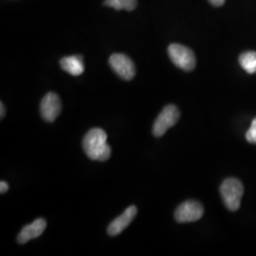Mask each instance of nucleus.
Segmentation results:
<instances>
[{
  "instance_id": "f257e3e1",
  "label": "nucleus",
  "mask_w": 256,
  "mask_h": 256,
  "mask_svg": "<svg viewBox=\"0 0 256 256\" xmlns=\"http://www.w3.org/2000/svg\"><path fill=\"white\" fill-rule=\"evenodd\" d=\"M82 149L92 160L106 162L111 156L108 135L101 128H92L82 140Z\"/></svg>"
},
{
  "instance_id": "f03ea898",
  "label": "nucleus",
  "mask_w": 256,
  "mask_h": 256,
  "mask_svg": "<svg viewBox=\"0 0 256 256\" xmlns=\"http://www.w3.org/2000/svg\"><path fill=\"white\" fill-rule=\"evenodd\" d=\"M244 192L243 184L234 178L225 180L220 186L222 200L228 210H238L241 204V198Z\"/></svg>"
},
{
  "instance_id": "7ed1b4c3",
  "label": "nucleus",
  "mask_w": 256,
  "mask_h": 256,
  "mask_svg": "<svg viewBox=\"0 0 256 256\" xmlns=\"http://www.w3.org/2000/svg\"><path fill=\"white\" fill-rule=\"evenodd\" d=\"M168 54L171 61L178 68L185 72H191L196 68V56L187 46L180 44H171L168 48Z\"/></svg>"
},
{
  "instance_id": "20e7f679",
  "label": "nucleus",
  "mask_w": 256,
  "mask_h": 256,
  "mask_svg": "<svg viewBox=\"0 0 256 256\" xmlns=\"http://www.w3.org/2000/svg\"><path fill=\"white\" fill-rule=\"evenodd\" d=\"M180 113L174 104L166 106L155 120L153 126V135L156 138L164 136L169 128L174 126L180 120Z\"/></svg>"
},
{
  "instance_id": "39448f33",
  "label": "nucleus",
  "mask_w": 256,
  "mask_h": 256,
  "mask_svg": "<svg viewBox=\"0 0 256 256\" xmlns=\"http://www.w3.org/2000/svg\"><path fill=\"white\" fill-rule=\"evenodd\" d=\"M204 209L202 203L188 200L180 204L174 212V218L180 223H189L200 220Z\"/></svg>"
},
{
  "instance_id": "423d86ee",
  "label": "nucleus",
  "mask_w": 256,
  "mask_h": 256,
  "mask_svg": "<svg viewBox=\"0 0 256 256\" xmlns=\"http://www.w3.org/2000/svg\"><path fill=\"white\" fill-rule=\"evenodd\" d=\"M110 66L126 81H130L135 77L136 68L134 62L126 54H115L110 56Z\"/></svg>"
},
{
  "instance_id": "0eeeda50",
  "label": "nucleus",
  "mask_w": 256,
  "mask_h": 256,
  "mask_svg": "<svg viewBox=\"0 0 256 256\" xmlns=\"http://www.w3.org/2000/svg\"><path fill=\"white\" fill-rule=\"evenodd\" d=\"M62 110V104L59 96L54 92H48L40 104V113L48 122H52L59 116Z\"/></svg>"
},
{
  "instance_id": "6e6552de",
  "label": "nucleus",
  "mask_w": 256,
  "mask_h": 256,
  "mask_svg": "<svg viewBox=\"0 0 256 256\" xmlns=\"http://www.w3.org/2000/svg\"><path fill=\"white\" fill-rule=\"evenodd\" d=\"M137 207L132 205L128 207L120 216L113 220L108 228V232L111 236H118L128 228L129 224L137 216Z\"/></svg>"
},
{
  "instance_id": "1a4fd4ad",
  "label": "nucleus",
  "mask_w": 256,
  "mask_h": 256,
  "mask_svg": "<svg viewBox=\"0 0 256 256\" xmlns=\"http://www.w3.org/2000/svg\"><path fill=\"white\" fill-rule=\"evenodd\" d=\"M46 221L44 218L34 220L32 224L25 226L18 236L19 244L23 245L32 239L39 238L46 230Z\"/></svg>"
},
{
  "instance_id": "9d476101",
  "label": "nucleus",
  "mask_w": 256,
  "mask_h": 256,
  "mask_svg": "<svg viewBox=\"0 0 256 256\" xmlns=\"http://www.w3.org/2000/svg\"><path fill=\"white\" fill-rule=\"evenodd\" d=\"M60 66L63 70L72 76H80L84 70V64L81 55L64 57L60 60Z\"/></svg>"
},
{
  "instance_id": "9b49d317",
  "label": "nucleus",
  "mask_w": 256,
  "mask_h": 256,
  "mask_svg": "<svg viewBox=\"0 0 256 256\" xmlns=\"http://www.w3.org/2000/svg\"><path fill=\"white\" fill-rule=\"evenodd\" d=\"M239 64L248 74H256V52H243L239 56Z\"/></svg>"
},
{
  "instance_id": "f8f14e48",
  "label": "nucleus",
  "mask_w": 256,
  "mask_h": 256,
  "mask_svg": "<svg viewBox=\"0 0 256 256\" xmlns=\"http://www.w3.org/2000/svg\"><path fill=\"white\" fill-rule=\"evenodd\" d=\"M246 140L250 144H256V118L254 119L250 124V128H248L246 133Z\"/></svg>"
},
{
  "instance_id": "ddd939ff",
  "label": "nucleus",
  "mask_w": 256,
  "mask_h": 256,
  "mask_svg": "<svg viewBox=\"0 0 256 256\" xmlns=\"http://www.w3.org/2000/svg\"><path fill=\"white\" fill-rule=\"evenodd\" d=\"M119 1L122 10H126L128 12H131L136 9L137 7V0H119Z\"/></svg>"
},
{
  "instance_id": "4468645a",
  "label": "nucleus",
  "mask_w": 256,
  "mask_h": 256,
  "mask_svg": "<svg viewBox=\"0 0 256 256\" xmlns=\"http://www.w3.org/2000/svg\"><path fill=\"white\" fill-rule=\"evenodd\" d=\"M104 6H108L110 8L116 10H122L119 0H104Z\"/></svg>"
},
{
  "instance_id": "2eb2a0df",
  "label": "nucleus",
  "mask_w": 256,
  "mask_h": 256,
  "mask_svg": "<svg viewBox=\"0 0 256 256\" xmlns=\"http://www.w3.org/2000/svg\"><path fill=\"white\" fill-rule=\"evenodd\" d=\"M9 190V185L6 182H1L0 183V192L1 194H5Z\"/></svg>"
},
{
  "instance_id": "dca6fc26",
  "label": "nucleus",
  "mask_w": 256,
  "mask_h": 256,
  "mask_svg": "<svg viewBox=\"0 0 256 256\" xmlns=\"http://www.w3.org/2000/svg\"><path fill=\"white\" fill-rule=\"evenodd\" d=\"M209 2L214 7H221L225 3V0H209Z\"/></svg>"
},
{
  "instance_id": "f3484780",
  "label": "nucleus",
  "mask_w": 256,
  "mask_h": 256,
  "mask_svg": "<svg viewBox=\"0 0 256 256\" xmlns=\"http://www.w3.org/2000/svg\"><path fill=\"white\" fill-rule=\"evenodd\" d=\"M0 106H1V114H0V118L1 119H3L4 118V116H5V106H4V104H3V102H1L0 104Z\"/></svg>"
}]
</instances>
